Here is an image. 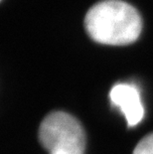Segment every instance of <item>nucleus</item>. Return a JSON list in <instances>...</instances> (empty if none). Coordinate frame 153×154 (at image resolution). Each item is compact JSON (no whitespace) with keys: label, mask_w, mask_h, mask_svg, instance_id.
Returning a JSON list of instances; mask_svg holds the SVG:
<instances>
[{"label":"nucleus","mask_w":153,"mask_h":154,"mask_svg":"<svg viewBox=\"0 0 153 154\" xmlns=\"http://www.w3.org/2000/svg\"><path fill=\"white\" fill-rule=\"evenodd\" d=\"M109 99L115 106L123 113L129 127L135 126L144 117V106L140 93L134 85L116 84L110 90Z\"/></svg>","instance_id":"obj_3"},{"label":"nucleus","mask_w":153,"mask_h":154,"mask_svg":"<svg viewBox=\"0 0 153 154\" xmlns=\"http://www.w3.org/2000/svg\"><path fill=\"white\" fill-rule=\"evenodd\" d=\"M132 154H153V133L142 138L135 146Z\"/></svg>","instance_id":"obj_4"},{"label":"nucleus","mask_w":153,"mask_h":154,"mask_svg":"<svg viewBox=\"0 0 153 154\" xmlns=\"http://www.w3.org/2000/svg\"><path fill=\"white\" fill-rule=\"evenodd\" d=\"M39 141L49 154H84L86 133L76 117L64 111H54L42 121Z\"/></svg>","instance_id":"obj_2"},{"label":"nucleus","mask_w":153,"mask_h":154,"mask_svg":"<svg viewBox=\"0 0 153 154\" xmlns=\"http://www.w3.org/2000/svg\"><path fill=\"white\" fill-rule=\"evenodd\" d=\"M87 33L93 41L121 46L136 41L141 33L138 11L121 0H103L87 11L84 18Z\"/></svg>","instance_id":"obj_1"}]
</instances>
